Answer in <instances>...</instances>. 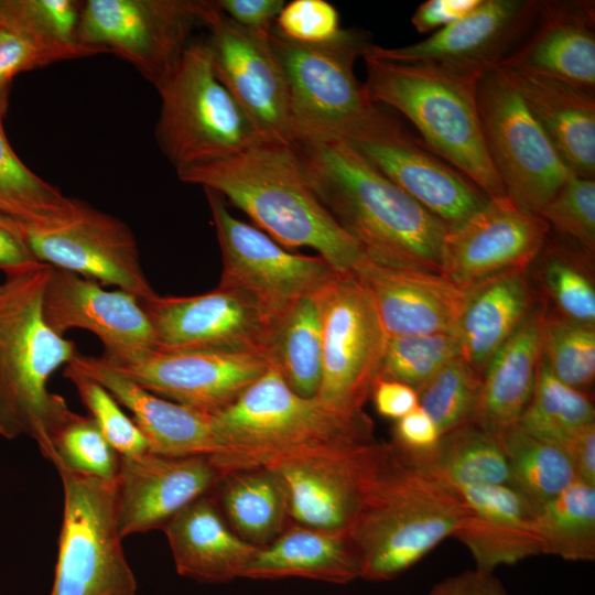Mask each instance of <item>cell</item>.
<instances>
[{
    "label": "cell",
    "mask_w": 595,
    "mask_h": 595,
    "mask_svg": "<svg viewBox=\"0 0 595 595\" xmlns=\"http://www.w3.org/2000/svg\"><path fill=\"white\" fill-rule=\"evenodd\" d=\"M313 192L378 264L440 273L448 227L385 176L349 142L300 137L290 142Z\"/></svg>",
    "instance_id": "6da1fadb"
},
{
    "label": "cell",
    "mask_w": 595,
    "mask_h": 595,
    "mask_svg": "<svg viewBox=\"0 0 595 595\" xmlns=\"http://www.w3.org/2000/svg\"><path fill=\"white\" fill-rule=\"evenodd\" d=\"M176 173L227 198L280 246L314 249L338 272H353L366 258L322 205L289 143L262 138L229 158Z\"/></svg>",
    "instance_id": "7a4b0ae2"
},
{
    "label": "cell",
    "mask_w": 595,
    "mask_h": 595,
    "mask_svg": "<svg viewBox=\"0 0 595 595\" xmlns=\"http://www.w3.org/2000/svg\"><path fill=\"white\" fill-rule=\"evenodd\" d=\"M465 516L454 487L387 443L348 529L361 558L360 578L393 580L454 536Z\"/></svg>",
    "instance_id": "3957f363"
},
{
    "label": "cell",
    "mask_w": 595,
    "mask_h": 595,
    "mask_svg": "<svg viewBox=\"0 0 595 595\" xmlns=\"http://www.w3.org/2000/svg\"><path fill=\"white\" fill-rule=\"evenodd\" d=\"M371 100L401 113L423 143L488 198L505 196L489 158L478 109L482 75L442 66L364 57Z\"/></svg>",
    "instance_id": "277c9868"
},
{
    "label": "cell",
    "mask_w": 595,
    "mask_h": 595,
    "mask_svg": "<svg viewBox=\"0 0 595 595\" xmlns=\"http://www.w3.org/2000/svg\"><path fill=\"white\" fill-rule=\"evenodd\" d=\"M51 267L7 274L0 284V435H28L39 443L66 401L47 389L51 376L68 365L76 345L55 333L43 315Z\"/></svg>",
    "instance_id": "5b68a950"
},
{
    "label": "cell",
    "mask_w": 595,
    "mask_h": 595,
    "mask_svg": "<svg viewBox=\"0 0 595 595\" xmlns=\"http://www.w3.org/2000/svg\"><path fill=\"white\" fill-rule=\"evenodd\" d=\"M213 419L225 452L212 458L221 474L291 453L375 440L366 414L348 418L316 397L299 396L272 366Z\"/></svg>",
    "instance_id": "8992f818"
},
{
    "label": "cell",
    "mask_w": 595,
    "mask_h": 595,
    "mask_svg": "<svg viewBox=\"0 0 595 595\" xmlns=\"http://www.w3.org/2000/svg\"><path fill=\"white\" fill-rule=\"evenodd\" d=\"M270 44L288 85L292 140L326 137L354 142L390 116V109L371 100L354 72L356 60L375 45L368 32L340 29L326 42L303 44L272 28Z\"/></svg>",
    "instance_id": "52a82bcc"
},
{
    "label": "cell",
    "mask_w": 595,
    "mask_h": 595,
    "mask_svg": "<svg viewBox=\"0 0 595 595\" xmlns=\"http://www.w3.org/2000/svg\"><path fill=\"white\" fill-rule=\"evenodd\" d=\"M155 88V140L176 172L229 158L262 139L217 78L206 40L191 41Z\"/></svg>",
    "instance_id": "ba28073f"
},
{
    "label": "cell",
    "mask_w": 595,
    "mask_h": 595,
    "mask_svg": "<svg viewBox=\"0 0 595 595\" xmlns=\"http://www.w3.org/2000/svg\"><path fill=\"white\" fill-rule=\"evenodd\" d=\"M57 472L64 501L51 595H138L121 545L115 479Z\"/></svg>",
    "instance_id": "9c48e42d"
},
{
    "label": "cell",
    "mask_w": 595,
    "mask_h": 595,
    "mask_svg": "<svg viewBox=\"0 0 595 595\" xmlns=\"http://www.w3.org/2000/svg\"><path fill=\"white\" fill-rule=\"evenodd\" d=\"M322 331L316 399L348 418L365 415L387 335L372 300L354 272H338L315 294Z\"/></svg>",
    "instance_id": "30bf717a"
},
{
    "label": "cell",
    "mask_w": 595,
    "mask_h": 595,
    "mask_svg": "<svg viewBox=\"0 0 595 595\" xmlns=\"http://www.w3.org/2000/svg\"><path fill=\"white\" fill-rule=\"evenodd\" d=\"M221 251L218 284L248 296L274 327L302 299L315 295L336 270L321 256L292 253L241 221L223 197L204 190Z\"/></svg>",
    "instance_id": "8fae6325"
},
{
    "label": "cell",
    "mask_w": 595,
    "mask_h": 595,
    "mask_svg": "<svg viewBox=\"0 0 595 595\" xmlns=\"http://www.w3.org/2000/svg\"><path fill=\"white\" fill-rule=\"evenodd\" d=\"M477 100L487 151L506 195L539 214L574 173L498 69L480 77Z\"/></svg>",
    "instance_id": "7c38bea8"
},
{
    "label": "cell",
    "mask_w": 595,
    "mask_h": 595,
    "mask_svg": "<svg viewBox=\"0 0 595 595\" xmlns=\"http://www.w3.org/2000/svg\"><path fill=\"white\" fill-rule=\"evenodd\" d=\"M203 0H87L78 42L115 53L154 87L167 75L202 25Z\"/></svg>",
    "instance_id": "4fadbf2b"
},
{
    "label": "cell",
    "mask_w": 595,
    "mask_h": 595,
    "mask_svg": "<svg viewBox=\"0 0 595 595\" xmlns=\"http://www.w3.org/2000/svg\"><path fill=\"white\" fill-rule=\"evenodd\" d=\"M18 224L41 263L113 285L140 301L155 295L143 272L137 239L121 219L77 199L74 210L61 220Z\"/></svg>",
    "instance_id": "5bb4252c"
},
{
    "label": "cell",
    "mask_w": 595,
    "mask_h": 595,
    "mask_svg": "<svg viewBox=\"0 0 595 595\" xmlns=\"http://www.w3.org/2000/svg\"><path fill=\"white\" fill-rule=\"evenodd\" d=\"M387 443L376 440L275 457L264 466L284 480L294 524L348 530Z\"/></svg>",
    "instance_id": "9a60e30c"
},
{
    "label": "cell",
    "mask_w": 595,
    "mask_h": 595,
    "mask_svg": "<svg viewBox=\"0 0 595 595\" xmlns=\"http://www.w3.org/2000/svg\"><path fill=\"white\" fill-rule=\"evenodd\" d=\"M203 26L214 72L263 139L292 140L284 73L271 47L270 34L249 31L205 1Z\"/></svg>",
    "instance_id": "2e32d148"
},
{
    "label": "cell",
    "mask_w": 595,
    "mask_h": 595,
    "mask_svg": "<svg viewBox=\"0 0 595 595\" xmlns=\"http://www.w3.org/2000/svg\"><path fill=\"white\" fill-rule=\"evenodd\" d=\"M140 302L153 328L155 347L252 353L267 358L273 326L236 289L218 284L197 295L155 294Z\"/></svg>",
    "instance_id": "e0dca14e"
},
{
    "label": "cell",
    "mask_w": 595,
    "mask_h": 595,
    "mask_svg": "<svg viewBox=\"0 0 595 595\" xmlns=\"http://www.w3.org/2000/svg\"><path fill=\"white\" fill-rule=\"evenodd\" d=\"M108 364L145 390L209 415L234 403L270 367L259 354L159 347Z\"/></svg>",
    "instance_id": "ac0fdd59"
},
{
    "label": "cell",
    "mask_w": 595,
    "mask_h": 595,
    "mask_svg": "<svg viewBox=\"0 0 595 595\" xmlns=\"http://www.w3.org/2000/svg\"><path fill=\"white\" fill-rule=\"evenodd\" d=\"M550 231L548 223L507 195L486 204L447 229L440 273L463 289L510 269H528Z\"/></svg>",
    "instance_id": "d6986e66"
},
{
    "label": "cell",
    "mask_w": 595,
    "mask_h": 595,
    "mask_svg": "<svg viewBox=\"0 0 595 595\" xmlns=\"http://www.w3.org/2000/svg\"><path fill=\"white\" fill-rule=\"evenodd\" d=\"M541 0H480L464 18L418 43L374 45L370 54L398 63L442 66L485 75L498 68L532 26Z\"/></svg>",
    "instance_id": "ffe728a7"
},
{
    "label": "cell",
    "mask_w": 595,
    "mask_h": 595,
    "mask_svg": "<svg viewBox=\"0 0 595 595\" xmlns=\"http://www.w3.org/2000/svg\"><path fill=\"white\" fill-rule=\"evenodd\" d=\"M51 267V266H50ZM43 315L58 335L73 328L96 335L101 357L110 364L127 361L155 348V335L140 300L95 280L53 268L43 295Z\"/></svg>",
    "instance_id": "44dd1931"
},
{
    "label": "cell",
    "mask_w": 595,
    "mask_h": 595,
    "mask_svg": "<svg viewBox=\"0 0 595 595\" xmlns=\"http://www.w3.org/2000/svg\"><path fill=\"white\" fill-rule=\"evenodd\" d=\"M349 143L448 229L465 221L488 201L469 180L405 129L393 113L375 133Z\"/></svg>",
    "instance_id": "7402d4cb"
},
{
    "label": "cell",
    "mask_w": 595,
    "mask_h": 595,
    "mask_svg": "<svg viewBox=\"0 0 595 595\" xmlns=\"http://www.w3.org/2000/svg\"><path fill=\"white\" fill-rule=\"evenodd\" d=\"M220 476L210 456H120L115 479L120 536L163 529L187 505L213 493Z\"/></svg>",
    "instance_id": "603a6c76"
},
{
    "label": "cell",
    "mask_w": 595,
    "mask_h": 595,
    "mask_svg": "<svg viewBox=\"0 0 595 595\" xmlns=\"http://www.w3.org/2000/svg\"><path fill=\"white\" fill-rule=\"evenodd\" d=\"M353 272L369 293L387 336L455 334L466 289L441 273L381 266L367 258Z\"/></svg>",
    "instance_id": "cb8c5ba5"
},
{
    "label": "cell",
    "mask_w": 595,
    "mask_h": 595,
    "mask_svg": "<svg viewBox=\"0 0 595 595\" xmlns=\"http://www.w3.org/2000/svg\"><path fill=\"white\" fill-rule=\"evenodd\" d=\"M500 67L595 91V2L541 0L532 26Z\"/></svg>",
    "instance_id": "d4e9b609"
},
{
    "label": "cell",
    "mask_w": 595,
    "mask_h": 595,
    "mask_svg": "<svg viewBox=\"0 0 595 595\" xmlns=\"http://www.w3.org/2000/svg\"><path fill=\"white\" fill-rule=\"evenodd\" d=\"M71 363L100 382L133 414L151 453L166 456L224 455L213 415L145 390L100 356L77 353Z\"/></svg>",
    "instance_id": "484cf974"
},
{
    "label": "cell",
    "mask_w": 595,
    "mask_h": 595,
    "mask_svg": "<svg viewBox=\"0 0 595 595\" xmlns=\"http://www.w3.org/2000/svg\"><path fill=\"white\" fill-rule=\"evenodd\" d=\"M466 516L453 537L472 553L476 569L493 572L542 554L537 511L512 485L455 488Z\"/></svg>",
    "instance_id": "4316f807"
},
{
    "label": "cell",
    "mask_w": 595,
    "mask_h": 595,
    "mask_svg": "<svg viewBox=\"0 0 595 595\" xmlns=\"http://www.w3.org/2000/svg\"><path fill=\"white\" fill-rule=\"evenodd\" d=\"M545 303L534 306L487 364L470 422L498 436L516 425L527 408L542 358Z\"/></svg>",
    "instance_id": "83f0119b"
},
{
    "label": "cell",
    "mask_w": 595,
    "mask_h": 595,
    "mask_svg": "<svg viewBox=\"0 0 595 595\" xmlns=\"http://www.w3.org/2000/svg\"><path fill=\"white\" fill-rule=\"evenodd\" d=\"M521 97L565 165L595 176V91L517 69L496 68Z\"/></svg>",
    "instance_id": "f1b7e54d"
},
{
    "label": "cell",
    "mask_w": 595,
    "mask_h": 595,
    "mask_svg": "<svg viewBox=\"0 0 595 595\" xmlns=\"http://www.w3.org/2000/svg\"><path fill=\"white\" fill-rule=\"evenodd\" d=\"M163 530L177 573L201 582L241 577L258 549L230 528L213 493L183 508Z\"/></svg>",
    "instance_id": "f546056e"
},
{
    "label": "cell",
    "mask_w": 595,
    "mask_h": 595,
    "mask_svg": "<svg viewBox=\"0 0 595 595\" xmlns=\"http://www.w3.org/2000/svg\"><path fill=\"white\" fill-rule=\"evenodd\" d=\"M528 269L506 270L466 289L455 335L461 356L480 376L537 302Z\"/></svg>",
    "instance_id": "4dcf8cb0"
},
{
    "label": "cell",
    "mask_w": 595,
    "mask_h": 595,
    "mask_svg": "<svg viewBox=\"0 0 595 595\" xmlns=\"http://www.w3.org/2000/svg\"><path fill=\"white\" fill-rule=\"evenodd\" d=\"M361 570V558L348 530L291 523L275 540L256 550L241 577H304L345 584L359 578Z\"/></svg>",
    "instance_id": "1f68e13d"
},
{
    "label": "cell",
    "mask_w": 595,
    "mask_h": 595,
    "mask_svg": "<svg viewBox=\"0 0 595 595\" xmlns=\"http://www.w3.org/2000/svg\"><path fill=\"white\" fill-rule=\"evenodd\" d=\"M213 494L230 528L256 548L268 545L292 523L286 485L271 467L227 470Z\"/></svg>",
    "instance_id": "d6a6232c"
},
{
    "label": "cell",
    "mask_w": 595,
    "mask_h": 595,
    "mask_svg": "<svg viewBox=\"0 0 595 595\" xmlns=\"http://www.w3.org/2000/svg\"><path fill=\"white\" fill-rule=\"evenodd\" d=\"M405 458L454 488L512 485L498 439L472 422L442 434L430 454Z\"/></svg>",
    "instance_id": "836d02e7"
},
{
    "label": "cell",
    "mask_w": 595,
    "mask_h": 595,
    "mask_svg": "<svg viewBox=\"0 0 595 595\" xmlns=\"http://www.w3.org/2000/svg\"><path fill=\"white\" fill-rule=\"evenodd\" d=\"M267 358L299 396L315 398L322 376V331L315 295L299 301L273 329Z\"/></svg>",
    "instance_id": "e575fe53"
},
{
    "label": "cell",
    "mask_w": 595,
    "mask_h": 595,
    "mask_svg": "<svg viewBox=\"0 0 595 595\" xmlns=\"http://www.w3.org/2000/svg\"><path fill=\"white\" fill-rule=\"evenodd\" d=\"M591 256L575 241L549 231L531 263L545 296L558 314L584 324L595 325V288L591 275Z\"/></svg>",
    "instance_id": "d590c367"
},
{
    "label": "cell",
    "mask_w": 595,
    "mask_h": 595,
    "mask_svg": "<svg viewBox=\"0 0 595 595\" xmlns=\"http://www.w3.org/2000/svg\"><path fill=\"white\" fill-rule=\"evenodd\" d=\"M509 463L512 485L538 511L577 477L566 452L512 425L497 436Z\"/></svg>",
    "instance_id": "8d00e7d4"
},
{
    "label": "cell",
    "mask_w": 595,
    "mask_h": 595,
    "mask_svg": "<svg viewBox=\"0 0 595 595\" xmlns=\"http://www.w3.org/2000/svg\"><path fill=\"white\" fill-rule=\"evenodd\" d=\"M542 554L595 560V486L576 479L537 511Z\"/></svg>",
    "instance_id": "74e56055"
},
{
    "label": "cell",
    "mask_w": 595,
    "mask_h": 595,
    "mask_svg": "<svg viewBox=\"0 0 595 595\" xmlns=\"http://www.w3.org/2000/svg\"><path fill=\"white\" fill-rule=\"evenodd\" d=\"M37 445L56 469L116 479L120 455L89 416L73 412L68 405L48 423Z\"/></svg>",
    "instance_id": "f35d334b"
},
{
    "label": "cell",
    "mask_w": 595,
    "mask_h": 595,
    "mask_svg": "<svg viewBox=\"0 0 595 595\" xmlns=\"http://www.w3.org/2000/svg\"><path fill=\"white\" fill-rule=\"evenodd\" d=\"M593 422L595 410L589 394L560 381L541 358L531 399L517 425L562 446L578 429Z\"/></svg>",
    "instance_id": "ab89813d"
},
{
    "label": "cell",
    "mask_w": 595,
    "mask_h": 595,
    "mask_svg": "<svg viewBox=\"0 0 595 595\" xmlns=\"http://www.w3.org/2000/svg\"><path fill=\"white\" fill-rule=\"evenodd\" d=\"M0 112V214L22 224H51L67 217L77 199L29 170L11 149L1 127Z\"/></svg>",
    "instance_id": "60d3db41"
},
{
    "label": "cell",
    "mask_w": 595,
    "mask_h": 595,
    "mask_svg": "<svg viewBox=\"0 0 595 595\" xmlns=\"http://www.w3.org/2000/svg\"><path fill=\"white\" fill-rule=\"evenodd\" d=\"M101 53L95 47L66 46L44 37L6 1L0 20V112L4 110L7 88L18 73Z\"/></svg>",
    "instance_id": "b9f144b4"
},
{
    "label": "cell",
    "mask_w": 595,
    "mask_h": 595,
    "mask_svg": "<svg viewBox=\"0 0 595 595\" xmlns=\"http://www.w3.org/2000/svg\"><path fill=\"white\" fill-rule=\"evenodd\" d=\"M542 358L560 381L588 393L595 378V325L545 312Z\"/></svg>",
    "instance_id": "7bdbcfd3"
},
{
    "label": "cell",
    "mask_w": 595,
    "mask_h": 595,
    "mask_svg": "<svg viewBox=\"0 0 595 595\" xmlns=\"http://www.w3.org/2000/svg\"><path fill=\"white\" fill-rule=\"evenodd\" d=\"M458 355L459 344L453 333L387 336L377 379L416 389Z\"/></svg>",
    "instance_id": "ee69618b"
},
{
    "label": "cell",
    "mask_w": 595,
    "mask_h": 595,
    "mask_svg": "<svg viewBox=\"0 0 595 595\" xmlns=\"http://www.w3.org/2000/svg\"><path fill=\"white\" fill-rule=\"evenodd\" d=\"M480 380L482 376L458 355L415 389L419 407L432 418L441 435L470 422Z\"/></svg>",
    "instance_id": "f6af8a7d"
},
{
    "label": "cell",
    "mask_w": 595,
    "mask_h": 595,
    "mask_svg": "<svg viewBox=\"0 0 595 595\" xmlns=\"http://www.w3.org/2000/svg\"><path fill=\"white\" fill-rule=\"evenodd\" d=\"M63 375L76 388L89 418L120 456H138L150 452L144 434L100 382L72 363L64 367Z\"/></svg>",
    "instance_id": "bcb514c9"
},
{
    "label": "cell",
    "mask_w": 595,
    "mask_h": 595,
    "mask_svg": "<svg viewBox=\"0 0 595 595\" xmlns=\"http://www.w3.org/2000/svg\"><path fill=\"white\" fill-rule=\"evenodd\" d=\"M558 234L595 251V178L571 174L540 209Z\"/></svg>",
    "instance_id": "7dc6e473"
},
{
    "label": "cell",
    "mask_w": 595,
    "mask_h": 595,
    "mask_svg": "<svg viewBox=\"0 0 595 595\" xmlns=\"http://www.w3.org/2000/svg\"><path fill=\"white\" fill-rule=\"evenodd\" d=\"M274 30L285 39L303 44L326 42L338 34L339 14L325 0H293L275 19Z\"/></svg>",
    "instance_id": "c3c4849f"
},
{
    "label": "cell",
    "mask_w": 595,
    "mask_h": 595,
    "mask_svg": "<svg viewBox=\"0 0 595 595\" xmlns=\"http://www.w3.org/2000/svg\"><path fill=\"white\" fill-rule=\"evenodd\" d=\"M10 6L44 37L66 46L83 45L78 42L83 1L21 0Z\"/></svg>",
    "instance_id": "681fc988"
},
{
    "label": "cell",
    "mask_w": 595,
    "mask_h": 595,
    "mask_svg": "<svg viewBox=\"0 0 595 595\" xmlns=\"http://www.w3.org/2000/svg\"><path fill=\"white\" fill-rule=\"evenodd\" d=\"M441 433L432 418L419 405L396 421L392 446L403 456L419 458L437 445Z\"/></svg>",
    "instance_id": "f907efd6"
},
{
    "label": "cell",
    "mask_w": 595,
    "mask_h": 595,
    "mask_svg": "<svg viewBox=\"0 0 595 595\" xmlns=\"http://www.w3.org/2000/svg\"><path fill=\"white\" fill-rule=\"evenodd\" d=\"M214 3L238 25L267 35L285 4L282 0H216Z\"/></svg>",
    "instance_id": "816d5d0a"
},
{
    "label": "cell",
    "mask_w": 595,
    "mask_h": 595,
    "mask_svg": "<svg viewBox=\"0 0 595 595\" xmlns=\"http://www.w3.org/2000/svg\"><path fill=\"white\" fill-rule=\"evenodd\" d=\"M41 262L30 249L17 220L0 214V271L13 274Z\"/></svg>",
    "instance_id": "f5cc1de1"
},
{
    "label": "cell",
    "mask_w": 595,
    "mask_h": 595,
    "mask_svg": "<svg viewBox=\"0 0 595 595\" xmlns=\"http://www.w3.org/2000/svg\"><path fill=\"white\" fill-rule=\"evenodd\" d=\"M480 0H426L411 17L419 33L436 32L470 13Z\"/></svg>",
    "instance_id": "db71d44e"
},
{
    "label": "cell",
    "mask_w": 595,
    "mask_h": 595,
    "mask_svg": "<svg viewBox=\"0 0 595 595\" xmlns=\"http://www.w3.org/2000/svg\"><path fill=\"white\" fill-rule=\"evenodd\" d=\"M377 412L383 418L399 420L419 405L416 390L405 383L377 379L371 396Z\"/></svg>",
    "instance_id": "11a10c76"
},
{
    "label": "cell",
    "mask_w": 595,
    "mask_h": 595,
    "mask_svg": "<svg viewBox=\"0 0 595 595\" xmlns=\"http://www.w3.org/2000/svg\"><path fill=\"white\" fill-rule=\"evenodd\" d=\"M428 595H508L493 572L467 570L436 583Z\"/></svg>",
    "instance_id": "9f6ffc18"
},
{
    "label": "cell",
    "mask_w": 595,
    "mask_h": 595,
    "mask_svg": "<svg viewBox=\"0 0 595 595\" xmlns=\"http://www.w3.org/2000/svg\"><path fill=\"white\" fill-rule=\"evenodd\" d=\"M561 447L569 455L577 479L595 486V422L578 429Z\"/></svg>",
    "instance_id": "6f0895ef"
},
{
    "label": "cell",
    "mask_w": 595,
    "mask_h": 595,
    "mask_svg": "<svg viewBox=\"0 0 595 595\" xmlns=\"http://www.w3.org/2000/svg\"><path fill=\"white\" fill-rule=\"evenodd\" d=\"M4 8H6V1H0V20L3 15Z\"/></svg>",
    "instance_id": "680465c9"
}]
</instances>
